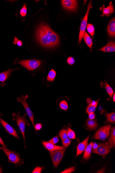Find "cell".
Listing matches in <instances>:
<instances>
[{
    "mask_svg": "<svg viewBox=\"0 0 115 173\" xmlns=\"http://www.w3.org/2000/svg\"><path fill=\"white\" fill-rule=\"evenodd\" d=\"M41 63V61L35 59L21 60L18 62L29 71L37 69L40 66Z\"/></svg>",
    "mask_w": 115,
    "mask_h": 173,
    "instance_id": "8992f818",
    "label": "cell"
},
{
    "mask_svg": "<svg viewBox=\"0 0 115 173\" xmlns=\"http://www.w3.org/2000/svg\"><path fill=\"white\" fill-rule=\"evenodd\" d=\"M111 148L108 144V142L102 143L98 145L97 148L93 150L92 153L102 156H104L111 152Z\"/></svg>",
    "mask_w": 115,
    "mask_h": 173,
    "instance_id": "9c48e42d",
    "label": "cell"
},
{
    "mask_svg": "<svg viewBox=\"0 0 115 173\" xmlns=\"http://www.w3.org/2000/svg\"><path fill=\"white\" fill-rule=\"evenodd\" d=\"M11 72V71L9 70L0 73V81L2 83L4 82Z\"/></svg>",
    "mask_w": 115,
    "mask_h": 173,
    "instance_id": "603a6c76",
    "label": "cell"
},
{
    "mask_svg": "<svg viewBox=\"0 0 115 173\" xmlns=\"http://www.w3.org/2000/svg\"><path fill=\"white\" fill-rule=\"evenodd\" d=\"M106 117V120L104 122L105 123H111L112 124H114L115 122V113L112 112L111 113H107L104 114Z\"/></svg>",
    "mask_w": 115,
    "mask_h": 173,
    "instance_id": "44dd1931",
    "label": "cell"
},
{
    "mask_svg": "<svg viewBox=\"0 0 115 173\" xmlns=\"http://www.w3.org/2000/svg\"><path fill=\"white\" fill-rule=\"evenodd\" d=\"M42 125L41 124V123H37V124H35V126L34 129L35 130L38 131L40 130V129L42 128Z\"/></svg>",
    "mask_w": 115,
    "mask_h": 173,
    "instance_id": "74e56055",
    "label": "cell"
},
{
    "mask_svg": "<svg viewBox=\"0 0 115 173\" xmlns=\"http://www.w3.org/2000/svg\"><path fill=\"white\" fill-rule=\"evenodd\" d=\"M43 144L45 148L50 152L55 150L64 149V147H63L56 146L48 142H43Z\"/></svg>",
    "mask_w": 115,
    "mask_h": 173,
    "instance_id": "2e32d148",
    "label": "cell"
},
{
    "mask_svg": "<svg viewBox=\"0 0 115 173\" xmlns=\"http://www.w3.org/2000/svg\"><path fill=\"white\" fill-rule=\"evenodd\" d=\"M113 101H114V102H115V93H114V95H113Z\"/></svg>",
    "mask_w": 115,
    "mask_h": 173,
    "instance_id": "7bdbcfd3",
    "label": "cell"
},
{
    "mask_svg": "<svg viewBox=\"0 0 115 173\" xmlns=\"http://www.w3.org/2000/svg\"><path fill=\"white\" fill-rule=\"evenodd\" d=\"M14 39V40L13 41L14 44H17L19 46H21L23 45V42L18 39L17 37H15Z\"/></svg>",
    "mask_w": 115,
    "mask_h": 173,
    "instance_id": "d6a6232c",
    "label": "cell"
},
{
    "mask_svg": "<svg viewBox=\"0 0 115 173\" xmlns=\"http://www.w3.org/2000/svg\"><path fill=\"white\" fill-rule=\"evenodd\" d=\"M35 37L37 42L45 48H52L58 46L60 43L58 35L48 25L44 23L40 24L38 27Z\"/></svg>",
    "mask_w": 115,
    "mask_h": 173,
    "instance_id": "6da1fadb",
    "label": "cell"
},
{
    "mask_svg": "<svg viewBox=\"0 0 115 173\" xmlns=\"http://www.w3.org/2000/svg\"><path fill=\"white\" fill-rule=\"evenodd\" d=\"M43 167H37L35 168L34 170H33L32 173H40L42 172L43 169Z\"/></svg>",
    "mask_w": 115,
    "mask_h": 173,
    "instance_id": "8d00e7d4",
    "label": "cell"
},
{
    "mask_svg": "<svg viewBox=\"0 0 115 173\" xmlns=\"http://www.w3.org/2000/svg\"><path fill=\"white\" fill-rule=\"evenodd\" d=\"M2 150L5 154L7 155L9 159V162L15 165L16 166H21L23 164V160L19 155L14 152H12L7 148H5L2 146L0 148Z\"/></svg>",
    "mask_w": 115,
    "mask_h": 173,
    "instance_id": "3957f363",
    "label": "cell"
},
{
    "mask_svg": "<svg viewBox=\"0 0 115 173\" xmlns=\"http://www.w3.org/2000/svg\"><path fill=\"white\" fill-rule=\"evenodd\" d=\"M65 150H57L50 152L51 157L53 161V166L57 167L63 158Z\"/></svg>",
    "mask_w": 115,
    "mask_h": 173,
    "instance_id": "52a82bcc",
    "label": "cell"
},
{
    "mask_svg": "<svg viewBox=\"0 0 115 173\" xmlns=\"http://www.w3.org/2000/svg\"><path fill=\"white\" fill-rule=\"evenodd\" d=\"M86 124L87 128L92 130H96L99 126L96 121L89 119L87 121Z\"/></svg>",
    "mask_w": 115,
    "mask_h": 173,
    "instance_id": "ac0fdd59",
    "label": "cell"
},
{
    "mask_svg": "<svg viewBox=\"0 0 115 173\" xmlns=\"http://www.w3.org/2000/svg\"><path fill=\"white\" fill-rule=\"evenodd\" d=\"M83 37L85 43L90 49L91 51H92V47L93 44L92 39L86 31L85 32Z\"/></svg>",
    "mask_w": 115,
    "mask_h": 173,
    "instance_id": "7402d4cb",
    "label": "cell"
},
{
    "mask_svg": "<svg viewBox=\"0 0 115 173\" xmlns=\"http://www.w3.org/2000/svg\"><path fill=\"white\" fill-rule=\"evenodd\" d=\"M0 144H1L4 147V148H6V147L5 146L4 143L2 140V139L1 138V137H0Z\"/></svg>",
    "mask_w": 115,
    "mask_h": 173,
    "instance_id": "ab89813d",
    "label": "cell"
},
{
    "mask_svg": "<svg viewBox=\"0 0 115 173\" xmlns=\"http://www.w3.org/2000/svg\"><path fill=\"white\" fill-rule=\"evenodd\" d=\"M92 1H90L88 4L87 12L81 24L78 40L79 44H80L83 37H84L85 32L86 31L89 11H90L91 9H92Z\"/></svg>",
    "mask_w": 115,
    "mask_h": 173,
    "instance_id": "5b68a950",
    "label": "cell"
},
{
    "mask_svg": "<svg viewBox=\"0 0 115 173\" xmlns=\"http://www.w3.org/2000/svg\"><path fill=\"white\" fill-rule=\"evenodd\" d=\"M60 108L62 110L67 111L68 108V103L66 101L63 100L61 101L59 104Z\"/></svg>",
    "mask_w": 115,
    "mask_h": 173,
    "instance_id": "83f0119b",
    "label": "cell"
},
{
    "mask_svg": "<svg viewBox=\"0 0 115 173\" xmlns=\"http://www.w3.org/2000/svg\"><path fill=\"white\" fill-rule=\"evenodd\" d=\"M20 112L18 113H13L12 115L13 117V120L16 121L17 122V125L23 137L24 142L26 145V141L25 138V127L26 126H29L30 124L26 120V114H25L23 116H21L20 115Z\"/></svg>",
    "mask_w": 115,
    "mask_h": 173,
    "instance_id": "7a4b0ae2",
    "label": "cell"
},
{
    "mask_svg": "<svg viewBox=\"0 0 115 173\" xmlns=\"http://www.w3.org/2000/svg\"><path fill=\"white\" fill-rule=\"evenodd\" d=\"M89 137V136H88L83 142L77 145L76 157L82 154L86 149V147L88 146Z\"/></svg>",
    "mask_w": 115,
    "mask_h": 173,
    "instance_id": "4fadbf2b",
    "label": "cell"
},
{
    "mask_svg": "<svg viewBox=\"0 0 115 173\" xmlns=\"http://www.w3.org/2000/svg\"><path fill=\"white\" fill-rule=\"evenodd\" d=\"M62 144L65 148H67L70 145L71 140L70 138H67L62 140Z\"/></svg>",
    "mask_w": 115,
    "mask_h": 173,
    "instance_id": "4dcf8cb0",
    "label": "cell"
},
{
    "mask_svg": "<svg viewBox=\"0 0 115 173\" xmlns=\"http://www.w3.org/2000/svg\"><path fill=\"white\" fill-rule=\"evenodd\" d=\"M0 120H0L1 123L3 125L6 131L12 136L15 137L16 138L19 139L17 133L15 129L12 128L10 125L8 124L7 122L3 120L2 119L0 118Z\"/></svg>",
    "mask_w": 115,
    "mask_h": 173,
    "instance_id": "8fae6325",
    "label": "cell"
},
{
    "mask_svg": "<svg viewBox=\"0 0 115 173\" xmlns=\"http://www.w3.org/2000/svg\"><path fill=\"white\" fill-rule=\"evenodd\" d=\"M100 85L101 88L106 89L109 96L110 98H111L113 94H114V92L112 87L108 84L107 81H106L104 80V82L101 83Z\"/></svg>",
    "mask_w": 115,
    "mask_h": 173,
    "instance_id": "e0dca14e",
    "label": "cell"
},
{
    "mask_svg": "<svg viewBox=\"0 0 115 173\" xmlns=\"http://www.w3.org/2000/svg\"><path fill=\"white\" fill-rule=\"evenodd\" d=\"M75 170V166H73L72 167H71L69 168V169H66L64 171H63V172H61V173H70L71 172H72Z\"/></svg>",
    "mask_w": 115,
    "mask_h": 173,
    "instance_id": "d590c367",
    "label": "cell"
},
{
    "mask_svg": "<svg viewBox=\"0 0 115 173\" xmlns=\"http://www.w3.org/2000/svg\"><path fill=\"white\" fill-rule=\"evenodd\" d=\"M56 75V73L54 69H51L48 75L47 80L49 81H53L55 80Z\"/></svg>",
    "mask_w": 115,
    "mask_h": 173,
    "instance_id": "cb8c5ba5",
    "label": "cell"
},
{
    "mask_svg": "<svg viewBox=\"0 0 115 173\" xmlns=\"http://www.w3.org/2000/svg\"><path fill=\"white\" fill-rule=\"evenodd\" d=\"M27 5L26 4H24L23 7L21 9L20 13L21 15L23 17H25L27 13Z\"/></svg>",
    "mask_w": 115,
    "mask_h": 173,
    "instance_id": "f546056e",
    "label": "cell"
},
{
    "mask_svg": "<svg viewBox=\"0 0 115 173\" xmlns=\"http://www.w3.org/2000/svg\"><path fill=\"white\" fill-rule=\"evenodd\" d=\"M100 10L102 11V16H104L106 15V16L109 17L110 16L111 14L114 12V6L112 5V2H111L107 7H105L104 5H103V7L100 8Z\"/></svg>",
    "mask_w": 115,
    "mask_h": 173,
    "instance_id": "7c38bea8",
    "label": "cell"
},
{
    "mask_svg": "<svg viewBox=\"0 0 115 173\" xmlns=\"http://www.w3.org/2000/svg\"><path fill=\"white\" fill-rule=\"evenodd\" d=\"M97 107V106H94V105L89 104L86 108V112L88 113V114H89V113H91L94 112V111L96 110Z\"/></svg>",
    "mask_w": 115,
    "mask_h": 173,
    "instance_id": "f1b7e54d",
    "label": "cell"
},
{
    "mask_svg": "<svg viewBox=\"0 0 115 173\" xmlns=\"http://www.w3.org/2000/svg\"><path fill=\"white\" fill-rule=\"evenodd\" d=\"M2 172H3L2 169L0 167V173H2Z\"/></svg>",
    "mask_w": 115,
    "mask_h": 173,
    "instance_id": "ee69618b",
    "label": "cell"
},
{
    "mask_svg": "<svg viewBox=\"0 0 115 173\" xmlns=\"http://www.w3.org/2000/svg\"><path fill=\"white\" fill-rule=\"evenodd\" d=\"M61 5L67 11H76L78 7V1L76 0H62Z\"/></svg>",
    "mask_w": 115,
    "mask_h": 173,
    "instance_id": "30bf717a",
    "label": "cell"
},
{
    "mask_svg": "<svg viewBox=\"0 0 115 173\" xmlns=\"http://www.w3.org/2000/svg\"><path fill=\"white\" fill-rule=\"evenodd\" d=\"M88 114L89 119H91V120H94L96 118V114L94 112L89 113Z\"/></svg>",
    "mask_w": 115,
    "mask_h": 173,
    "instance_id": "f35d334b",
    "label": "cell"
},
{
    "mask_svg": "<svg viewBox=\"0 0 115 173\" xmlns=\"http://www.w3.org/2000/svg\"><path fill=\"white\" fill-rule=\"evenodd\" d=\"M87 30L91 36H94V34L95 28L92 24H89L87 25Z\"/></svg>",
    "mask_w": 115,
    "mask_h": 173,
    "instance_id": "d4e9b609",
    "label": "cell"
},
{
    "mask_svg": "<svg viewBox=\"0 0 115 173\" xmlns=\"http://www.w3.org/2000/svg\"><path fill=\"white\" fill-rule=\"evenodd\" d=\"M28 98V95H26L25 97L22 95L21 97H18L17 101L18 102H21L22 104L25 108L26 111L32 123L33 126L34 128H35V124L34 122V115L32 111H31L28 104L27 102V99Z\"/></svg>",
    "mask_w": 115,
    "mask_h": 173,
    "instance_id": "ba28073f",
    "label": "cell"
},
{
    "mask_svg": "<svg viewBox=\"0 0 115 173\" xmlns=\"http://www.w3.org/2000/svg\"><path fill=\"white\" fill-rule=\"evenodd\" d=\"M59 139L58 137L57 136H55L54 138L51 139L49 140L48 142L51 143L53 144H57L59 142Z\"/></svg>",
    "mask_w": 115,
    "mask_h": 173,
    "instance_id": "e575fe53",
    "label": "cell"
},
{
    "mask_svg": "<svg viewBox=\"0 0 115 173\" xmlns=\"http://www.w3.org/2000/svg\"><path fill=\"white\" fill-rule=\"evenodd\" d=\"M93 143L91 142L87 146L84 154L83 158L85 160L88 159L90 157L92 148Z\"/></svg>",
    "mask_w": 115,
    "mask_h": 173,
    "instance_id": "ffe728a7",
    "label": "cell"
},
{
    "mask_svg": "<svg viewBox=\"0 0 115 173\" xmlns=\"http://www.w3.org/2000/svg\"><path fill=\"white\" fill-rule=\"evenodd\" d=\"M111 125L109 124L106 126L101 127L97 131L94 136V139L102 140L104 142L108 138L110 134V130Z\"/></svg>",
    "mask_w": 115,
    "mask_h": 173,
    "instance_id": "277c9868",
    "label": "cell"
},
{
    "mask_svg": "<svg viewBox=\"0 0 115 173\" xmlns=\"http://www.w3.org/2000/svg\"><path fill=\"white\" fill-rule=\"evenodd\" d=\"M108 144L111 148H114L115 146V128L113 127L111 130L109 138L108 139Z\"/></svg>",
    "mask_w": 115,
    "mask_h": 173,
    "instance_id": "d6986e66",
    "label": "cell"
},
{
    "mask_svg": "<svg viewBox=\"0 0 115 173\" xmlns=\"http://www.w3.org/2000/svg\"><path fill=\"white\" fill-rule=\"evenodd\" d=\"M59 136L62 140L68 138L67 131L65 129H63L60 131L59 133Z\"/></svg>",
    "mask_w": 115,
    "mask_h": 173,
    "instance_id": "484cf974",
    "label": "cell"
},
{
    "mask_svg": "<svg viewBox=\"0 0 115 173\" xmlns=\"http://www.w3.org/2000/svg\"><path fill=\"white\" fill-rule=\"evenodd\" d=\"M98 144H97V143H93V144H92V148H93V149H96V148H97V147H98Z\"/></svg>",
    "mask_w": 115,
    "mask_h": 173,
    "instance_id": "60d3db41",
    "label": "cell"
},
{
    "mask_svg": "<svg viewBox=\"0 0 115 173\" xmlns=\"http://www.w3.org/2000/svg\"><path fill=\"white\" fill-rule=\"evenodd\" d=\"M99 101V100L96 101L92 100V99L90 98H88L87 99V102L88 103V104L94 105V106H97Z\"/></svg>",
    "mask_w": 115,
    "mask_h": 173,
    "instance_id": "1f68e13d",
    "label": "cell"
},
{
    "mask_svg": "<svg viewBox=\"0 0 115 173\" xmlns=\"http://www.w3.org/2000/svg\"><path fill=\"white\" fill-rule=\"evenodd\" d=\"M104 52H114L115 51V43L114 41L108 42L106 46L99 49Z\"/></svg>",
    "mask_w": 115,
    "mask_h": 173,
    "instance_id": "5bb4252c",
    "label": "cell"
},
{
    "mask_svg": "<svg viewBox=\"0 0 115 173\" xmlns=\"http://www.w3.org/2000/svg\"><path fill=\"white\" fill-rule=\"evenodd\" d=\"M107 33L110 37L115 36V19H113L109 22L107 27Z\"/></svg>",
    "mask_w": 115,
    "mask_h": 173,
    "instance_id": "9a60e30c",
    "label": "cell"
},
{
    "mask_svg": "<svg viewBox=\"0 0 115 173\" xmlns=\"http://www.w3.org/2000/svg\"><path fill=\"white\" fill-rule=\"evenodd\" d=\"M68 138L70 139H73L76 138V134L75 132L70 128H68L67 131Z\"/></svg>",
    "mask_w": 115,
    "mask_h": 173,
    "instance_id": "4316f807",
    "label": "cell"
},
{
    "mask_svg": "<svg viewBox=\"0 0 115 173\" xmlns=\"http://www.w3.org/2000/svg\"><path fill=\"white\" fill-rule=\"evenodd\" d=\"M67 62L70 65L74 64L75 62V60L74 58L72 57H69L67 59Z\"/></svg>",
    "mask_w": 115,
    "mask_h": 173,
    "instance_id": "836d02e7",
    "label": "cell"
},
{
    "mask_svg": "<svg viewBox=\"0 0 115 173\" xmlns=\"http://www.w3.org/2000/svg\"><path fill=\"white\" fill-rule=\"evenodd\" d=\"M104 168H102V169H101L100 170L98 171V172H97V173H104Z\"/></svg>",
    "mask_w": 115,
    "mask_h": 173,
    "instance_id": "b9f144b4",
    "label": "cell"
}]
</instances>
